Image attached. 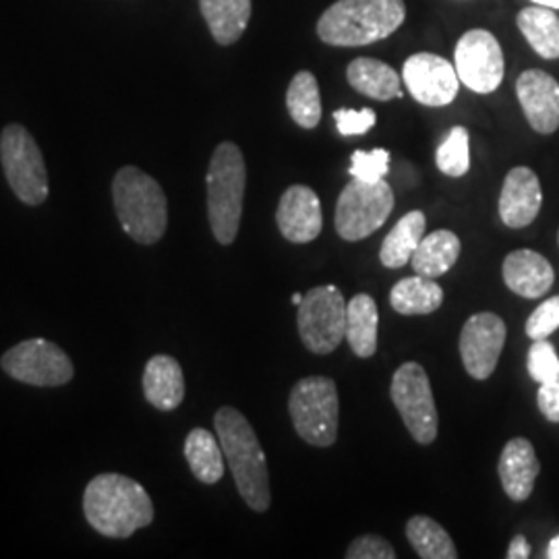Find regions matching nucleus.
I'll return each mask as SVG.
<instances>
[{"label": "nucleus", "instance_id": "1", "mask_svg": "<svg viewBox=\"0 0 559 559\" xmlns=\"http://www.w3.org/2000/svg\"><path fill=\"white\" fill-rule=\"evenodd\" d=\"M83 512L92 528L108 539H129L154 522V503L138 480L104 473L90 480L83 493Z\"/></svg>", "mask_w": 559, "mask_h": 559}, {"label": "nucleus", "instance_id": "2", "mask_svg": "<svg viewBox=\"0 0 559 559\" xmlns=\"http://www.w3.org/2000/svg\"><path fill=\"white\" fill-rule=\"evenodd\" d=\"M214 425L240 498L251 510L267 512L272 503L267 462L251 423L237 408L222 406Z\"/></svg>", "mask_w": 559, "mask_h": 559}, {"label": "nucleus", "instance_id": "3", "mask_svg": "<svg viewBox=\"0 0 559 559\" xmlns=\"http://www.w3.org/2000/svg\"><path fill=\"white\" fill-rule=\"evenodd\" d=\"M404 20V0H338L318 21V36L330 46L357 48L390 38Z\"/></svg>", "mask_w": 559, "mask_h": 559}, {"label": "nucleus", "instance_id": "4", "mask_svg": "<svg viewBox=\"0 0 559 559\" xmlns=\"http://www.w3.org/2000/svg\"><path fill=\"white\" fill-rule=\"evenodd\" d=\"M122 230L140 245H156L168 228V201L160 182L138 166H122L112 180Z\"/></svg>", "mask_w": 559, "mask_h": 559}, {"label": "nucleus", "instance_id": "5", "mask_svg": "<svg viewBox=\"0 0 559 559\" xmlns=\"http://www.w3.org/2000/svg\"><path fill=\"white\" fill-rule=\"evenodd\" d=\"M205 182L212 233L221 245H233L239 235L247 189V166L237 143L224 141L214 150Z\"/></svg>", "mask_w": 559, "mask_h": 559}, {"label": "nucleus", "instance_id": "6", "mask_svg": "<svg viewBox=\"0 0 559 559\" xmlns=\"http://www.w3.org/2000/svg\"><path fill=\"white\" fill-rule=\"evenodd\" d=\"M338 388L334 380L311 376L300 380L288 396V413L300 440L330 448L338 438Z\"/></svg>", "mask_w": 559, "mask_h": 559}, {"label": "nucleus", "instance_id": "7", "mask_svg": "<svg viewBox=\"0 0 559 559\" xmlns=\"http://www.w3.org/2000/svg\"><path fill=\"white\" fill-rule=\"evenodd\" d=\"M0 162L7 182L21 203L36 207L48 200L50 185L40 145L20 122L2 129Z\"/></svg>", "mask_w": 559, "mask_h": 559}, {"label": "nucleus", "instance_id": "8", "mask_svg": "<svg viewBox=\"0 0 559 559\" xmlns=\"http://www.w3.org/2000/svg\"><path fill=\"white\" fill-rule=\"evenodd\" d=\"M394 191L385 180L365 182L353 179L336 203V233L344 240L367 239L378 233L394 212Z\"/></svg>", "mask_w": 559, "mask_h": 559}, {"label": "nucleus", "instance_id": "9", "mask_svg": "<svg viewBox=\"0 0 559 559\" xmlns=\"http://www.w3.org/2000/svg\"><path fill=\"white\" fill-rule=\"evenodd\" d=\"M300 342L309 353L330 355L346 338V300L334 284L316 286L299 305Z\"/></svg>", "mask_w": 559, "mask_h": 559}, {"label": "nucleus", "instance_id": "10", "mask_svg": "<svg viewBox=\"0 0 559 559\" xmlns=\"http://www.w3.org/2000/svg\"><path fill=\"white\" fill-rule=\"evenodd\" d=\"M390 396L411 431L413 440L420 445H429L438 438V406L427 371L419 362H404L392 378Z\"/></svg>", "mask_w": 559, "mask_h": 559}, {"label": "nucleus", "instance_id": "11", "mask_svg": "<svg viewBox=\"0 0 559 559\" xmlns=\"http://www.w3.org/2000/svg\"><path fill=\"white\" fill-rule=\"evenodd\" d=\"M0 367L13 380L36 388H59L75 376L71 357L59 344L46 338L23 340L9 348L0 359Z\"/></svg>", "mask_w": 559, "mask_h": 559}, {"label": "nucleus", "instance_id": "12", "mask_svg": "<svg viewBox=\"0 0 559 559\" xmlns=\"http://www.w3.org/2000/svg\"><path fill=\"white\" fill-rule=\"evenodd\" d=\"M456 73L460 83L477 94H491L503 81L500 41L487 29H471L456 44Z\"/></svg>", "mask_w": 559, "mask_h": 559}, {"label": "nucleus", "instance_id": "13", "mask_svg": "<svg viewBox=\"0 0 559 559\" xmlns=\"http://www.w3.org/2000/svg\"><path fill=\"white\" fill-rule=\"evenodd\" d=\"M506 344V323L500 316L483 311L468 318L460 334V357L466 373L489 380L498 367Z\"/></svg>", "mask_w": 559, "mask_h": 559}, {"label": "nucleus", "instance_id": "14", "mask_svg": "<svg viewBox=\"0 0 559 559\" xmlns=\"http://www.w3.org/2000/svg\"><path fill=\"white\" fill-rule=\"evenodd\" d=\"M402 80L411 96L423 106H448L459 96L456 67L431 52H419L406 60L402 69Z\"/></svg>", "mask_w": 559, "mask_h": 559}, {"label": "nucleus", "instance_id": "15", "mask_svg": "<svg viewBox=\"0 0 559 559\" xmlns=\"http://www.w3.org/2000/svg\"><path fill=\"white\" fill-rule=\"evenodd\" d=\"M280 235L290 242L305 245L318 239L323 228L321 201L307 185H293L280 198L276 210Z\"/></svg>", "mask_w": 559, "mask_h": 559}, {"label": "nucleus", "instance_id": "16", "mask_svg": "<svg viewBox=\"0 0 559 559\" xmlns=\"http://www.w3.org/2000/svg\"><path fill=\"white\" fill-rule=\"evenodd\" d=\"M516 96L528 124L551 135L559 129V83L540 69H528L516 80Z\"/></svg>", "mask_w": 559, "mask_h": 559}, {"label": "nucleus", "instance_id": "17", "mask_svg": "<svg viewBox=\"0 0 559 559\" xmlns=\"http://www.w3.org/2000/svg\"><path fill=\"white\" fill-rule=\"evenodd\" d=\"M540 205H543V191H540L539 177L526 168L516 166L512 168L501 187L500 218L508 228H526L528 224L537 221Z\"/></svg>", "mask_w": 559, "mask_h": 559}, {"label": "nucleus", "instance_id": "18", "mask_svg": "<svg viewBox=\"0 0 559 559\" xmlns=\"http://www.w3.org/2000/svg\"><path fill=\"white\" fill-rule=\"evenodd\" d=\"M501 487L512 501H526L539 477L540 462L535 445L526 438L508 441L498 462Z\"/></svg>", "mask_w": 559, "mask_h": 559}, {"label": "nucleus", "instance_id": "19", "mask_svg": "<svg viewBox=\"0 0 559 559\" xmlns=\"http://www.w3.org/2000/svg\"><path fill=\"white\" fill-rule=\"evenodd\" d=\"M503 282L522 299H540L554 286L556 272L537 251L519 249L503 260Z\"/></svg>", "mask_w": 559, "mask_h": 559}, {"label": "nucleus", "instance_id": "20", "mask_svg": "<svg viewBox=\"0 0 559 559\" xmlns=\"http://www.w3.org/2000/svg\"><path fill=\"white\" fill-rule=\"evenodd\" d=\"M143 394L158 411H175L185 400V376L179 360L168 355H156L143 369Z\"/></svg>", "mask_w": 559, "mask_h": 559}, {"label": "nucleus", "instance_id": "21", "mask_svg": "<svg viewBox=\"0 0 559 559\" xmlns=\"http://www.w3.org/2000/svg\"><path fill=\"white\" fill-rule=\"evenodd\" d=\"M346 80L367 98L373 100H399L404 96L400 87V75L388 64L378 59L360 57L346 67Z\"/></svg>", "mask_w": 559, "mask_h": 559}, {"label": "nucleus", "instance_id": "22", "mask_svg": "<svg viewBox=\"0 0 559 559\" xmlns=\"http://www.w3.org/2000/svg\"><path fill=\"white\" fill-rule=\"evenodd\" d=\"M380 313L378 302L369 295H357L346 302V340L360 359H369L378 350Z\"/></svg>", "mask_w": 559, "mask_h": 559}, {"label": "nucleus", "instance_id": "23", "mask_svg": "<svg viewBox=\"0 0 559 559\" xmlns=\"http://www.w3.org/2000/svg\"><path fill=\"white\" fill-rule=\"evenodd\" d=\"M201 15L221 46L240 40L251 21V0H200Z\"/></svg>", "mask_w": 559, "mask_h": 559}, {"label": "nucleus", "instance_id": "24", "mask_svg": "<svg viewBox=\"0 0 559 559\" xmlns=\"http://www.w3.org/2000/svg\"><path fill=\"white\" fill-rule=\"evenodd\" d=\"M462 242L452 230H436L425 235L411 258L413 270L425 278H440L456 265Z\"/></svg>", "mask_w": 559, "mask_h": 559}, {"label": "nucleus", "instance_id": "25", "mask_svg": "<svg viewBox=\"0 0 559 559\" xmlns=\"http://www.w3.org/2000/svg\"><path fill=\"white\" fill-rule=\"evenodd\" d=\"M443 302V288L433 278L411 276L394 284L390 305L400 316H431Z\"/></svg>", "mask_w": 559, "mask_h": 559}, {"label": "nucleus", "instance_id": "26", "mask_svg": "<svg viewBox=\"0 0 559 559\" xmlns=\"http://www.w3.org/2000/svg\"><path fill=\"white\" fill-rule=\"evenodd\" d=\"M425 230H427V218L419 210L402 216L399 224L381 242V263L390 270H399L406 263H411L413 253L417 251L420 240L425 237Z\"/></svg>", "mask_w": 559, "mask_h": 559}, {"label": "nucleus", "instance_id": "27", "mask_svg": "<svg viewBox=\"0 0 559 559\" xmlns=\"http://www.w3.org/2000/svg\"><path fill=\"white\" fill-rule=\"evenodd\" d=\"M520 32L533 50L547 60L559 59V17L554 9L533 4L516 17Z\"/></svg>", "mask_w": 559, "mask_h": 559}, {"label": "nucleus", "instance_id": "28", "mask_svg": "<svg viewBox=\"0 0 559 559\" xmlns=\"http://www.w3.org/2000/svg\"><path fill=\"white\" fill-rule=\"evenodd\" d=\"M185 459L191 473L203 485H216L224 477V452L221 441L207 429H193L185 440Z\"/></svg>", "mask_w": 559, "mask_h": 559}, {"label": "nucleus", "instance_id": "29", "mask_svg": "<svg viewBox=\"0 0 559 559\" xmlns=\"http://www.w3.org/2000/svg\"><path fill=\"white\" fill-rule=\"evenodd\" d=\"M406 539L423 559H456L459 551L450 533L429 516H413L406 522Z\"/></svg>", "mask_w": 559, "mask_h": 559}, {"label": "nucleus", "instance_id": "30", "mask_svg": "<svg viewBox=\"0 0 559 559\" xmlns=\"http://www.w3.org/2000/svg\"><path fill=\"white\" fill-rule=\"evenodd\" d=\"M286 108L302 129H316L321 120L320 83L311 71H299L286 92Z\"/></svg>", "mask_w": 559, "mask_h": 559}, {"label": "nucleus", "instance_id": "31", "mask_svg": "<svg viewBox=\"0 0 559 559\" xmlns=\"http://www.w3.org/2000/svg\"><path fill=\"white\" fill-rule=\"evenodd\" d=\"M436 162L443 175L460 179L471 168V154H468V131L466 127H454L448 138L441 141L436 154Z\"/></svg>", "mask_w": 559, "mask_h": 559}, {"label": "nucleus", "instance_id": "32", "mask_svg": "<svg viewBox=\"0 0 559 559\" xmlns=\"http://www.w3.org/2000/svg\"><path fill=\"white\" fill-rule=\"evenodd\" d=\"M528 376L537 383L559 378L558 353L549 340H533V346L528 350Z\"/></svg>", "mask_w": 559, "mask_h": 559}, {"label": "nucleus", "instance_id": "33", "mask_svg": "<svg viewBox=\"0 0 559 559\" xmlns=\"http://www.w3.org/2000/svg\"><path fill=\"white\" fill-rule=\"evenodd\" d=\"M390 170V152L388 150H373V152H362L357 150L353 154L350 162V177L353 179L365 180V182H378L383 180Z\"/></svg>", "mask_w": 559, "mask_h": 559}, {"label": "nucleus", "instance_id": "34", "mask_svg": "<svg viewBox=\"0 0 559 559\" xmlns=\"http://www.w3.org/2000/svg\"><path fill=\"white\" fill-rule=\"evenodd\" d=\"M559 330V295L540 302L526 321V336L543 340Z\"/></svg>", "mask_w": 559, "mask_h": 559}, {"label": "nucleus", "instance_id": "35", "mask_svg": "<svg viewBox=\"0 0 559 559\" xmlns=\"http://www.w3.org/2000/svg\"><path fill=\"white\" fill-rule=\"evenodd\" d=\"M334 120H336L340 135L353 138V135H365L367 131H371L378 122V115L371 108H362V110L340 108L334 112Z\"/></svg>", "mask_w": 559, "mask_h": 559}, {"label": "nucleus", "instance_id": "36", "mask_svg": "<svg viewBox=\"0 0 559 559\" xmlns=\"http://www.w3.org/2000/svg\"><path fill=\"white\" fill-rule=\"evenodd\" d=\"M348 559H394L396 549L390 540L378 537V535H360L348 545L346 551Z\"/></svg>", "mask_w": 559, "mask_h": 559}, {"label": "nucleus", "instance_id": "37", "mask_svg": "<svg viewBox=\"0 0 559 559\" xmlns=\"http://www.w3.org/2000/svg\"><path fill=\"white\" fill-rule=\"evenodd\" d=\"M537 404L545 419L559 423V378L540 383Z\"/></svg>", "mask_w": 559, "mask_h": 559}, {"label": "nucleus", "instance_id": "38", "mask_svg": "<svg viewBox=\"0 0 559 559\" xmlns=\"http://www.w3.org/2000/svg\"><path fill=\"white\" fill-rule=\"evenodd\" d=\"M531 543L526 540L524 535H516L512 543H510V547H508V554H506V558L508 559H526L531 558Z\"/></svg>", "mask_w": 559, "mask_h": 559}, {"label": "nucleus", "instance_id": "39", "mask_svg": "<svg viewBox=\"0 0 559 559\" xmlns=\"http://www.w3.org/2000/svg\"><path fill=\"white\" fill-rule=\"evenodd\" d=\"M547 558L559 559V535L549 543V547H547Z\"/></svg>", "mask_w": 559, "mask_h": 559}, {"label": "nucleus", "instance_id": "40", "mask_svg": "<svg viewBox=\"0 0 559 559\" xmlns=\"http://www.w3.org/2000/svg\"><path fill=\"white\" fill-rule=\"evenodd\" d=\"M535 4H540V7H549V9H559V0H533Z\"/></svg>", "mask_w": 559, "mask_h": 559}, {"label": "nucleus", "instance_id": "41", "mask_svg": "<svg viewBox=\"0 0 559 559\" xmlns=\"http://www.w3.org/2000/svg\"><path fill=\"white\" fill-rule=\"evenodd\" d=\"M293 302L299 307L300 302H302V295H300V293H295V295H293Z\"/></svg>", "mask_w": 559, "mask_h": 559}, {"label": "nucleus", "instance_id": "42", "mask_svg": "<svg viewBox=\"0 0 559 559\" xmlns=\"http://www.w3.org/2000/svg\"><path fill=\"white\" fill-rule=\"evenodd\" d=\"M558 242H559V233H558Z\"/></svg>", "mask_w": 559, "mask_h": 559}]
</instances>
